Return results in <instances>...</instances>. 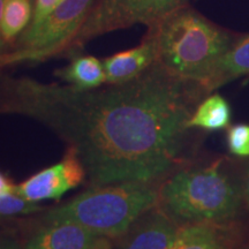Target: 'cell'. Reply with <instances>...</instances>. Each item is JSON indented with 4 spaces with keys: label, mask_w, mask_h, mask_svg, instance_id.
<instances>
[{
    "label": "cell",
    "mask_w": 249,
    "mask_h": 249,
    "mask_svg": "<svg viewBox=\"0 0 249 249\" xmlns=\"http://www.w3.org/2000/svg\"><path fill=\"white\" fill-rule=\"evenodd\" d=\"M205 95L158 61L132 80L93 89L0 75V114L48 127L76 152L89 187L161 183L186 166L188 121Z\"/></svg>",
    "instance_id": "obj_1"
},
{
    "label": "cell",
    "mask_w": 249,
    "mask_h": 249,
    "mask_svg": "<svg viewBox=\"0 0 249 249\" xmlns=\"http://www.w3.org/2000/svg\"><path fill=\"white\" fill-rule=\"evenodd\" d=\"M245 203L244 178L229 158L220 157L173 172L160 185L157 204L179 226H231Z\"/></svg>",
    "instance_id": "obj_2"
},
{
    "label": "cell",
    "mask_w": 249,
    "mask_h": 249,
    "mask_svg": "<svg viewBox=\"0 0 249 249\" xmlns=\"http://www.w3.org/2000/svg\"><path fill=\"white\" fill-rule=\"evenodd\" d=\"M149 33L157 43L156 61L170 74L197 83L205 91L220 58L231 48L227 34L186 6Z\"/></svg>",
    "instance_id": "obj_3"
},
{
    "label": "cell",
    "mask_w": 249,
    "mask_h": 249,
    "mask_svg": "<svg viewBox=\"0 0 249 249\" xmlns=\"http://www.w3.org/2000/svg\"><path fill=\"white\" fill-rule=\"evenodd\" d=\"M160 183L126 181L89 187L76 197L48 208L40 222H71L116 241L158 203Z\"/></svg>",
    "instance_id": "obj_4"
},
{
    "label": "cell",
    "mask_w": 249,
    "mask_h": 249,
    "mask_svg": "<svg viewBox=\"0 0 249 249\" xmlns=\"http://www.w3.org/2000/svg\"><path fill=\"white\" fill-rule=\"evenodd\" d=\"M96 0H64L42 20L31 22L11 50L0 53V67L36 62L65 53Z\"/></svg>",
    "instance_id": "obj_5"
},
{
    "label": "cell",
    "mask_w": 249,
    "mask_h": 249,
    "mask_svg": "<svg viewBox=\"0 0 249 249\" xmlns=\"http://www.w3.org/2000/svg\"><path fill=\"white\" fill-rule=\"evenodd\" d=\"M187 0H99L68 45L65 53L77 52L95 37L133 24L157 27L173 12L186 6Z\"/></svg>",
    "instance_id": "obj_6"
},
{
    "label": "cell",
    "mask_w": 249,
    "mask_h": 249,
    "mask_svg": "<svg viewBox=\"0 0 249 249\" xmlns=\"http://www.w3.org/2000/svg\"><path fill=\"white\" fill-rule=\"evenodd\" d=\"M85 181V167L76 152L68 148L60 161L33 174L17 185L15 192L28 201L39 203L46 200H58Z\"/></svg>",
    "instance_id": "obj_7"
},
{
    "label": "cell",
    "mask_w": 249,
    "mask_h": 249,
    "mask_svg": "<svg viewBox=\"0 0 249 249\" xmlns=\"http://www.w3.org/2000/svg\"><path fill=\"white\" fill-rule=\"evenodd\" d=\"M114 240L71 222H40L23 249H113Z\"/></svg>",
    "instance_id": "obj_8"
},
{
    "label": "cell",
    "mask_w": 249,
    "mask_h": 249,
    "mask_svg": "<svg viewBox=\"0 0 249 249\" xmlns=\"http://www.w3.org/2000/svg\"><path fill=\"white\" fill-rule=\"evenodd\" d=\"M178 230V224L157 204L114 241L113 249H170Z\"/></svg>",
    "instance_id": "obj_9"
},
{
    "label": "cell",
    "mask_w": 249,
    "mask_h": 249,
    "mask_svg": "<svg viewBox=\"0 0 249 249\" xmlns=\"http://www.w3.org/2000/svg\"><path fill=\"white\" fill-rule=\"evenodd\" d=\"M157 60V43L151 33L136 48L119 52L103 60L107 85L123 83L139 76Z\"/></svg>",
    "instance_id": "obj_10"
},
{
    "label": "cell",
    "mask_w": 249,
    "mask_h": 249,
    "mask_svg": "<svg viewBox=\"0 0 249 249\" xmlns=\"http://www.w3.org/2000/svg\"><path fill=\"white\" fill-rule=\"evenodd\" d=\"M231 226L209 224L179 226L170 249H227Z\"/></svg>",
    "instance_id": "obj_11"
},
{
    "label": "cell",
    "mask_w": 249,
    "mask_h": 249,
    "mask_svg": "<svg viewBox=\"0 0 249 249\" xmlns=\"http://www.w3.org/2000/svg\"><path fill=\"white\" fill-rule=\"evenodd\" d=\"M249 74V37L230 48L220 58L213 77L207 86L208 93L230 82Z\"/></svg>",
    "instance_id": "obj_12"
},
{
    "label": "cell",
    "mask_w": 249,
    "mask_h": 249,
    "mask_svg": "<svg viewBox=\"0 0 249 249\" xmlns=\"http://www.w3.org/2000/svg\"><path fill=\"white\" fill-rule=\"evenodd\" d=\"M55 75L80 89H93L107 83L103 61L92 55L76 57L68 66L55 71Z\"/></svg>",
    "instance_id": "obj_13"
},
{
    "label": "cell",
    "mask_w": 249,
    "mask_h": 249,
    "mask_svg": "<svg viewBox=\"0 0 249 249\" xmlns=\"http://www.w3.org/2000/svg\"><path fill=\"white\" fill-rule=\"evenodd\" d=\"M231 116V107L229 102L216 93L202 99L188 121V127L208 132H217L230 126Z\"/></svg>",
    "instance_id": "obj_14"
},
{
    "label": "cell",
    "mask_w": 249,
    "mask_h": 249,
    "mask_svg": "<svg viewBox=\"0 0 249 249\" xmlns=\"http://www.w3.org/2000/svg\"><path fill=\"white\" fill-rule=\"evenodd\" d=\"M30 0H7L2 14L0 34L7 43H13L28 27L31 18Z\"/></svg>",
    "instance_id": "obj_15"
},
{
    "label": "cell",
    "mask_w": 249,
    "mask_h": 249,
    "mask_svg": "<svg viewBox=\"0 0 249 249\" xmlns=\"http://www.w3.org/2000/svg\"><path fill=\"white\" fill-rule=\"evenodd\" d=\"M48 208L36 202H30L18 195L15 191L0 194V218H9L26 214L44 213Z\"/></svg>",
    "instance_id": "obj_16"
},
{
    "label": "cell",
    "mask_w": 249,
    "mask_h": 249,
    "mask_svg": "<svg viewBox=\"0 0 249 249\" xmlns=\"http://www.w3.org/2000/svg\"><path fill=\"white\" fill-rule=\"evenodd\" d=\"M229 151L236 157H249V124H238L227 129Z\"/></svg>",
    "instance_id": "obj_17"
},
{
    "label": "cell",
    "mask_w": 249,
    "mask_h": 249,
    "mask_svg": "<svg viewBox=\"0 0 249 249\" xmlns=\"http://www.w3.org/2000/svg\"><path fill=\"white\" fill-rule=\"evenodd\" d=\"M64 0H36L35 11H34V18L31 22H37L42 20L53 9L58 7Z\"/></svg>",
    "instance_id": "obj_18"
},
{
    "label": "cell",
    "mask_w": 249,
    "mask_h": 249,
    "mask_svg": "<svg viewBox=\"0 0 249 249\" xmlns=\"http://www.w3.org/2000/svg\"><path fill=\"white\" fill-rule=\"evenodd\" d=\"M0 249H23V245H21L14 236L0 234Z\"/></svg>",
    "instance_id": "obj_19"
},
{
    "label": "cell",
    "mask_w": 249,
    "mask_h": 249,
    "mask_svg": "<svg viewBox=\"0 0 249 249\" xmlns=\"http://www.w3.org/2000/svg\"><path fill=\"white\" fill-rule=\"evenodd\" d=\"M15 187H17V185H13L11 180L4 173L0 172V194L6 192L15 191Z\"/></svg>",
    "instance_id": "obj_20"
},
{
    "label": "cell",
    "mask_w": 249,
    "mask_h": 249,
    "mask_svg": "<svg viewBox=\"0 0 249 249\" xmlns=\"http://www.w3.org/2000/svg\"><path fill=\"white\" fill-rule=\"evenodd\" d=\"M244 193H245V201L249 207V166L244 178Z\"/></svg>",
    "instance_id": "obj_21"
},
{
    "label": "cell",
    "mask_w": 249,
    "mask_h": 249,
    "mask_svg": "<svg viewBox=\"0 0 249 249\" xmlns=\"http://www.w3.org/2000/svg\"><path fill=\"white\" fill-rule=\"evenodd\" d=\"M6 1H7V0H0V24H1L2 14H4V9H5V6H6Z\"/></svg>",
    "instance_id": "obj_22"
},
{
    "label": "cell",
    "mask_w": 249,
    "mask_h": 249,
    "mask_svg": "<svg viewBox=\"0 0 249 249\" xmlns=\"http://www.w3.org/2000/svg\"><path fill=\"white\" fill-rule=\"evenodd\" d=\"M6 44H7V42L4 39V37L1 36V34H0V53H2V50L5 49Z\"/></svg>",
    "instance_id": "obj_23"
}]
</instances>
